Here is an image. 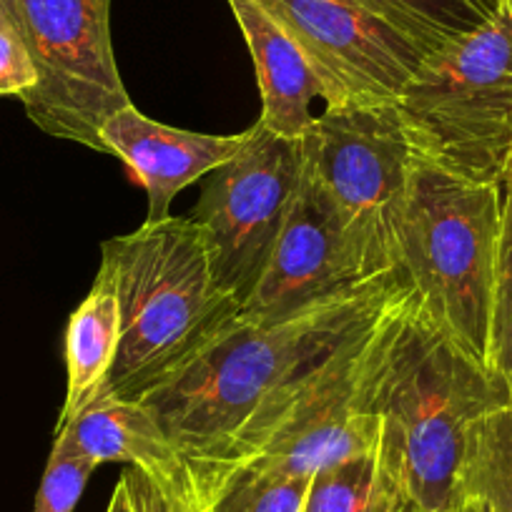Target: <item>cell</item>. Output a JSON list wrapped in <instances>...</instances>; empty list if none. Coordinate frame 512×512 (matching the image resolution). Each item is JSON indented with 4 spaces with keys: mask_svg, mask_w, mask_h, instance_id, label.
Here are the masks:
<instances>
[{
    "mask_svg": "<svg viewBox=\"0 0 512 512\" xmlns=\"http://www.w3.org/2000/svg\"><path fill=\"white\" fill-rule=\"evenodd\" d=\"M407 287L400 274L274 324L239 317L144 402L189 465L219 462L246 422Z\"/></svg>",
    "mask_w": 512,
    "mask_h": 512,
    "instance_id": "obj_1",
    "label": "cell"
},
{
    "mask_svg": "<svg viewBox=\"0 0 512 512\" xmlns=\"http://www.w3.org/2000/svg\"><path fill=\"white\" fill-rule=\"evenodd\" d=\"M512 392L462 352L410 297L395 319L374 392L377 452L422 512H460L467 430Z\"/></svg>",
    "mask_w": 512,
    "mask_h": 512,
    "instance_id": "obj_2",
    "label": "cell"
},
{
    "mask_svg": "<svg viewBox=\"0 0 512 512\" xmlns=\"http://www.w3.org/2000/svg\"><path fill=\"white\" fill-rule=\"evenodd\" d=\"M121 307V344L101 397L141 400L234 319L241 304L216 284L201 226L169 216L103 244Z\"/></svg>",
    "mask_w": 512,
    "mask_h": 512,
    "instance_id": "obj_3",
    "label": "cell"
},
{
    "mask_svg": "<svg viewBox=\"0 0 512 512\" xmlns=\"http://www.w3.org/2000/svg\"><path fill=\"white\" fill-rule=\"evenodd\" d=\"M500 186L415 154L392 244L402 282L440 332L487 367Z\"/></svg>",
    "mask_w": 512,
    "mask_h": 512,
    "instance_id": "obj_4",
    "label": "cell"
},
{
    "mask_svg": "<svg viewBox=\"0 0 512 512\" xmlns=\"http://www.w3.org/2000/svg\"><path fill=\"white\" fill-rule=\"evenodd\" d=\"M407 297L410 287H402L377 317L344 337L292 390L256 412L231 440L221 465L246 462L312 480L339 462L372 452L379 445L374 392Z\"/></svg>",
    "mask_w": 512,
    "mask_h": 512,
    "instance_id": "obj_5",
    "label": "cell"
},
{
    "mask_svg": "<svg viewBox=\"0 0 512 512\" xmlns=\"http://www.w3.org/2000/svg\"><path fill=\"white\" fill-rule=\"evenodd\" d=\"M395 103L417 156L497 184L512 154V13L430 53Z\"/></svg>",
    "mask_w": 512,
    "mask_h": 512,
    "instance_id": "obj_6",
    "label": "cell"
},
{
    "mask_svg": "<svg viewBox=\"0 0 512 512\" xmlns=\"http://www.w3.org/2000/svg\"><path fill=\"white\" fill-rule=\"evenodd\" d=\"M26 43L38 83L21 98L53 139L103 154L101 128L131 103L111 43V0H0Z\"/></svg>",
    "mask_w": 512,
    "mask_h": 512,
    "instance_id": "obj_7",
    "label": "cell"
},
{
    "mask_svg": "<svg viewBox=\"0 0 512 512\" xmlns=\"http://www.w3.org/2000/svg\"><path fill=\"white\" fill-rule=\"evenodd\" d=\"M304 174L302 139L262 123L209 174L191 219L201 226L216 284L244 307L272 259Z\"/></svg>",
    "mask_w": 512,
    "mask_h": 512,
    "instance_id": "obj_8",
    "label": "cell"
},
{
    "mask_svg": "<svg viewBox=\"0 0 512 512\" xmlns=\"http://www.w3.org/2000/svg\"><path fill=\"white\" fill-rule=\"evenodd\" d=\"M397 277L392 246L354 224L304 166L289 219L241 317L274 324Z\"/></svg>",
    "mask_w": 512,
    "mask_h": 512,
    "instance_id": "obj_9",
    "label": "cell"
},
{
    "mask_svg": "<svg viewBox=\"0 0 512 512\" xmlns=\"http://www.w3.org/2000/svg\"><path fill=\"white\" fill-rule=\"evenodd\" d=\"M304 166L334 204L392 246L415 149L395 101L324 108L302 139Z\"/></svg>",
    "mask_w": 512,
    "mask_h": 512,
    "instance_id": "obj_10",
    "label": "cell"
},
{
    "mask_svg": "<svg viewBox=\"0 0 512 512\" xmlns=\"http://www.w3.org/2000/svg\"><path fill=\"white\" fill-rule=\"evenodd\" d=\"M304 48L327 106L395 101L432 51L352 0H256Z\"/></svg>",
    "mask_w": 512,
    "mask_h": 512,
    "instance_id": "obj_11",
    "label": "cell"
},
{
    "mask_svg": "<svg viewBox=\"0 0 512 512\" xmlns=\"http://www.w3.org/2000/svg\"><path fill=\"white\" fill-rule=\"evenodd\" d=\"M244 139L246 131L211 136L166 126L144 116L134 101L113 113L101 128L103 154L118 156L149 196L146 224L169 219L176 194L226 164Z\"/></svg>",
    "mask_w": 512,
    "mask_h": 512,
    "instance_id": "obj_12",
    "label": "cell"
},
{
    "mask_svg": "<svg viewBox=\"0 0 512 512\" xmlns=\"http://www.w3.org/2000/svg\"><path fill=\"white\" fill-rule=\"evenodd\" d=\"M241 28L262 96L259 123L287 139H304L314 126V101L327 103V86L304 48L256 0H229Z\"/></svg>",
    "mask_w": 512,
    "mask_h": 512,
    "instance_id": "obj_13",
    "label": "cell"
},
{
    "mask_svg": "<svg viewBox=\"0 0 512 512\" xmlns=\"http://www.w3.org/2000/svg\"><path fill=\"white\" fill-rule=\"evenodd\" d=\"M56 437L91 460L123 462L139 470H159L181 460L154 412L139 400L101 397L66 425H56Z\"/></svg>",
    "mask_w": 512,
    "mask_h": 512,
    "instance_id": "obj_14",
    "label": "cell"
},
{
    "mask_svg": "<svg viewBox=\"0 0 512 512\" xmlns=\"http://www.w3.org/2000/svg\"><path fill=\"white\" fill-rule=\"evenodd\" d=\"M121 344V307L113 274L98 269L88 297L73 309L66 327V405L58 425H66L101 400Z\"/></svg>",
    "mask_w": 512,
    "mask_h": 512,
    "instance_id": "obj_15",
    "label": "cell"
},
{
    "mask_svg": "<svg viewBox=\"0 0 512 512\" xmlns=\"http://www.w3.org/2000/svg\"><path fill=\"white\" fill-rule=\"evenodd\" d=\"M206 512H304L307 477H289L246 462L189 465Z\"/></svg>",
    "mask_w": 512,
    "mask_h": 512,
    "instance_id": "obj_16",
    "label": "cell"
},
{
    "mask_svg": "<svg viewBox=\"0 0 512 512\" xmlns=\"http://www.w3.org/2000/svg\"><path fill=\"white\" fill-rule=\"evenodd\" d=\"M407 497L377 447L312 477L304 512H402Z\"/></svg>",
    "mask_w": 512,
    "mask_h": 512,
    "instance_id": "obj_17",
    "label": "cell"
},
{
    "mask_svg": "<svg viewBox=\"0 0 512 512\" xmlns=\"http://www.w3.org/2000/svg\"><path fill=\"white\" fill-rule=\"evenodd\" d=\"M485 512H512V402L487 412L467 430L462 502Z\"/></svg>",
    "mask_w": 512,
    "mask_h": 512,
    "instance_id": "obj_18",
    "label": "cell"
},
{
    "mask_svg": "<svg viewBox=\"0 0 512 512\" xmlns=\"http://www.w3.org/2000/svg\"><path fill=\"white\" fill-rule=\"evenodd\" d=\"M432 53L507 13L500 0H379Z\"/></svg>",
    "mask_w": 512,
    "mask_h": 512,
    "instance_id": "obj_19",
    "label": "cell"
},
{
    "mask_svg": "<svg viewBox=\"0 0 512 512\" xmlns=\"http://www.w3.org/2000/svg\"><path fill=\"white\" fill-rule=\"evenodd\" d=\"M497 186H500V239H497L495 282H492L487 367L512 392V154Z\"/></svg>",
    "mask_w": 512,
    "mask_h": 512,
    "instance_id": "obj_20",
    "label": "cell"
},
{
    "mask_svg": "<svg viewBox=\"0 0 512 512\" xmlns=\"http://www.w3.org/2000/svg\"><path fill=\"white\" fill-rule=\"evenodd\" d=\"M134 500V512H206L189 462L181 457L159 470L128 467L123 472Z\"/></svg>",
    "mask_w": 512,
    "mask_h": 512,
    "instance_id": "obj_21",
    "label": "cell"
},
{
    "mask_svg": "<svg viewBox=\"0 0 512 512\" xmlns=\"http://www.w3.org/2000/svg\"><path fill=\"white\" fill-rule=\"evenodd\" d=\"M96 465L78 455L73 447H68L61 437L53 440L51 457H48L46 472H43L41 487L36 495V510L33 512H73L83 490H86L88 477L93 475Z\"/></svg>",
    "mask_w": 512,
    "mask_h": 512,
    "instance_id": "obj_22",
    "label": "cell"
},
{
    "mask_svg": "<svg viewBox=\"0 0 512 512\" xmlns=\"http://www.w3.org/2000/svg\"><path fill=\"white\" fill-rule=\"evenodd\" d=\"M38 83L36 66L31 61L26 43L16 33L3 11H0V98H23Z\"/></svg>",
    "mask_w": 512,
    "mask_h": 512,
    "instance_id": "obj_23",
    "label": "cell"
},
{
    "mask_svg": "<svg viewBox=\"0 0 512 512\" xmlns=\"http://www.w3.org/2000/svg\"><path fill=\"white\" fill-rule=\"evenodd\" d=\"M106 512H134V500H131L128 480L123 475H121V480L116 482V490H113L111 500H108Z\"/></svg>",
    "mask_w": 512,
    "mask_h": 512,
    "instance_id": "obj_24",
    "label": "cell"
},
{
    "mask_svg": "<svg viewBox=\"0 0 512 512\" xmlns=\"http://www.w3.org/2000/svg\"><path fill=\"white\" fill-rule=\"evenodd\" d=\"M402 512H422V510H417L415 505H410V502H407V505H405V510H402ZM460 512H485V510H482V507L477 505V502H472V500H465V502H462Z\"/></svg>",
    "mask_w": 512,
    "mask_h": 512,
    "instance_id": "obj_25",
    "label": "cell"
},
{
    "mask_svg": "<svg viewBox=\"0 0 512 512\" xmlns=\"http://www.w3.org/2000/svg\"><path fill=\"white\" fill-rule=\"evenodd\" d=\"M500 6L505 8L507 13H512V0H500Z\"/></svg>",
    "mask_w": 512,
    "mask_h": 512,
    "instance_id": "obj_26",
    "label": "cell"
}]
</instances>
